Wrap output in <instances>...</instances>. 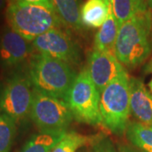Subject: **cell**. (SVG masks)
Masks as SVG:
<instances>
[{"mask_svg":"<svg viewBox=\"0 0 152 152\" xmlns=\"http://www.w3.org/2000/svg\"><path fill=\"white\" fill-rule=\"evenodd\" d=\"M152 52V15L139 14L120 26L113 54L122 64L135 68L142 64Z\"/></svg>","mask_w":152,"mask_h":152,"instance_id":"obj_1","label":"cell"},{"mask_svg":"<svg viewBox=\"0 0 152 152\" xmlns=\"http://www.w3.org/2000/svg\"><path fill=\"white\" fill-rule=\"evenodd\" d=\"M76 76L70 64L46 55H33L30 62L29 77L34 89L53 97L66 101Z\"/></svg>","mask_w":152,"mask_h":152,"instance_id":"obj_2","label":"cell"},{"mask_svg":"<svg viewBox=\"0 0 152 152\" xmlns=\"http://www.w3.org/2000/svg\"><path fill=\"white\" fill-rule=\"evenodd\" d=\"M6 19L10 27L30 42L44 33L59 28L62 24L54 9L18 0L10 2Z\"/></svg>","mask_w":152,"mask_h":152,"instance_id":"obj_3","label":"cell"},{"mask_svg":"<svg viewBox=\"0 0 152 152\" xmlns=\"http://www.w3.org/2000/svg\"><path fill=\"white\" fill-rule=\"evenodd\" d=\"M129 83V78L125 70L110 82L101 93L102 124L115 134H124L129 124L130 113Z\"/></svg>","mask_w":152,"mask_h":152,"instance_id":"obj_4","label":"cell"},{"mask_svg":"<svg viewBox=\"0 0 152 152\" xmlns=\"http://www.w3.org/2000/svg\"><path fill=\"white\" fill-rule=\"evenodd\" d=\"M100 98L101 94L89 72L84 69L76 76L66 102L77 121L96 126L102 124Z\"/></svg>","mask_w":152,"mask_h":152,"instance_id":"obj_5","label":"cell"},{"mask_svg":"<svg viewBox=\"0 0 152 152\" xmlns=\"http://www.w3.org/2000/svg\"><path fill=\"white\" fill-rule=\"evenodd\" d=\"M31 118L41 132H66L73 114L67 102L34 89Z\"/></svg>","mask_w":152,"mask_h":152,"instance_id":"obj_6","label":"cell"},{"mask_svg":"<svg viewBox=\"0 0 152 152\" xmlns=\"http://www.w3.org/2000/svg\"><path fill=\"white\" fill-rule=\"evenodd\" d=\"M33 92L30 77L22 75L12 77L0 96V109L15 121L21 119L31 112Z\"/></svg>","mask_w":152,"mask_h":152,"instance_id":"obj_7","label":"cell"},{"mask_svg":"<svg viewBox=\"0 0 152 152\" xmlns=\"http://www.w3.org/2000/svg\"><path fill=\"white\" fill-rule=\"evenodd\" d=\"M38 53L46 55L69 64H77L80 53L71 37L59 28L53 29L37 37L32 42Z\"/></svg>","mask_w":152,"mask_h":152,"instance_id":"obj_8","label":"cell"},{"mask_svg":"<svg viewBox=\"0 0 152 152\" xmlns=\"http://www.w3.org/2000/svg\"><path fill=\"white\" fill-rule=\"evenodd\" d=\"M87 70L101 94L105 87L124 72L125 69L113 53L94 49L90 56Z\"/></svg>","mask_w":152,"mask_h":152,"instance_id":"obj_9","label":"cell"},{"mask_svg":"<svg viewBox=\"0 0 152 152\" xmlns=\"http://www.w3.org/2000/svg\"><path fill=\"white\" fill-rule=\"evenodd\" d=\"M33 46L20 34L8 28L0 37V62L5 67H15L32 53Z\"/></svg>","mask_w":152,"mask_h":152,"instance_id":"obj_10","label":"cell"},{"mask_svg":"<svg viewBox=\"0 0 152 152\" xmlns=\"http://www.w3.org/2000/svg\"><path fill=\"white\" fill-rule=\"evenodd\" d=\"M130 113L143 124L152 127V94L137 78H129Z\"/></svg>","mask_w":152,"mask_h":152,"instance_id":"obj_11","label":"cell"},{"mask_svg":"<svg viewBox=\"0 0 152 152\" xmlns=\"http://www.w3.org/2000/svg\"><path fill=\"white\" fill-rule=\"evenodd\" d=\"M112 10V4L104 0H88L80 10L82 25L89 28H100L107 20Z\"/></svg>","mask_w":152,"mask_h":152,"instance_id":"obj_12","label":"cell"},{"mask_svg":"<svg viewBox=\"0 0 152 152\" xmlns=\"http://www.w3.org/2000/svg\"><path fill=\"white\" fill-rule=\"evenodd\" d=\"M53 4L63 25L75 31L81 29L80 0H53Z\"/></svg>","mask_w":152,"mask_h":152,"instance_id":"obj_13","label":"cell"},{"mask_svg":"<svg viewBox=\"0 0 152 152\" xmlns=\"http://www.w3.org/2000/svg\"><path fill=\"white\" fill-rule=\"evenodd\" d=\"M119 24L114 17L113 10L106 22L100 27L95 37V50L113 53V48L119 31Z\"/></svg>","mask_w":152,"mask_h":152,"instance_id":"obj_14","label":"cell"},{"mask_svg":"<svg viewBox=\"0 0 152 152\" xmlns=\"http://www.w3.org/2000/svg\"><path fill=\"white\" fill-rule=\"evenodd\" d=\"M67 132H40L32 135L20 152H52Z\"/></svg>","mask_w":152,"mask_h":152,"instance_id":"obj_15","label":"cell"},{"mask_svg":"<svg viewBox=\"0 0 152 152\" xmlns=\"http://www.w3.org/2000/svg\"><path fill=\"white\" fill-rule=\"evenodd\" d=\"M112 7L119 26L137 15L148 11L145 0H112Z\"/></svg>","mask_w":152,"mask_h":152,"instance_id":"obj_16","label":"cell"},{"mask_svg":"<svg viewBox=\"0 0 152 152\" xmlns=\"http://www.w3.org/2000/svg\"><path fill=\"white\" fill-rule=\"evenodd\" d=\"M126 135L134 146L143 152H152V127L133 122L128 124Z\"/></svg>","mask_w":152,"mask_h":152,"instance_id":"obj_17","label":"cell"},{"mask_svg":"<svg viewBox=\"0 0 152 152\" xmlns=\"http://www.w3.org/2000/svg\"><path fill=\"white\" fill-rule=\"evenodd\" d=\"M15 131V121L6 114L0 115V152H10Z\"/></svg>","mask_w":152,"mask_h":152,"instance_id":"obj_18","label":"cell"},{"mask_svg":"<svg viewBox=\"0 0 152 152\" xmlns=\"http://www.w3.org/2000/svg\"><path fill=\"white\" fill-rule=\"evenodd\" d=\"M88 141L86 136L75 132L66 133L64 138L54 147L52 152H76Z\"/></svg>","mask_w":152,"mask_h":152,"instance_id":"obj_19","label":"cell"},{"mask_svg":"<svg viewBox=\"0 0 152 152\" xmlns=\"http://www.w3.org/2000/svg\"><path fill=\"white\" fill-rule=\"evenodd\" d=\"M91 152H118L108 138H101L93 143Z\"/></svg>","mask_w":152,"mask_h":152,"instance_id":"obj_20","label":"cell"},{"mask_svg":"<svg viewBox=\"0 0 152 152\" xmlns=\"http://www.w3.org/2000/svg\"><path fill=\"white\" fill-rule=\"evenodd\" d=\"M23 3H27V4H39V5H44L54 9L53 0H18Z\"/></svg>","mask_w":152,"mask_h":152,"instance_id":"obj_21","label":"cell"},{"mask_svg":"<svg viewBox=\"0 0 152 152\" xmlns=\"http://www.w3.org/2000/svg\"><path fill=\"white\" fill-rule=\"evenodd\" d=\"M118 152H143L142 151H139L134 149L132 147L128 146V145H120L118 147Z\"/></svg>","mask_w":152,"mask_h":152,"instance_id":"obj_22","label":"cell"},{"mask_svg":"<svg viewBox=\"0 0 152 152\" xmlns=\"http://www.w3.org/2000/svg\"><path fill=\"white\" fill-rule=\"evenodd\" d=\"M145 3H146L147 7L150 8L151 10H152V0H145Z\"/></svg>","mask_w":152,"mask_h":152,"instance_id":"obj_23","label":"cell"},{"mask_svg":"<svg viewBox=\"0 0 152 152\" xmlns=\"http://www.w3.org/2000/svg\"><path fill=\"white\" fill-rule=\"evenodd\" d=\"M4 6H5V0H0V11L4 9Z\"/></svg>","mask_w":152,"mask_h":152,"instance_id":"obj_24","label":"cell"},{"mask_svg":"<svg viewBox=\"0 0 152 152\" xmlns=\"http://www.w3.org/2000/svg\"><path fill=\"white\" fill-rule=\"evenodd\" d=\"M149 87H150V89H151V91H152V79L151 80V81L149 83Z\"/></svg>","mask_w":152,"mask_h":152,"instance_id":"obj_25","label":"cell"},{"mask_svg":"<svg viewBox=\"0 0 152 152\" xmlns=\"http://www.w3.org/2000/svg\"></svg>","mask_w":152,"mask_h":152,"instance_id":"obj_26","label":"cell"}]
</instances>
